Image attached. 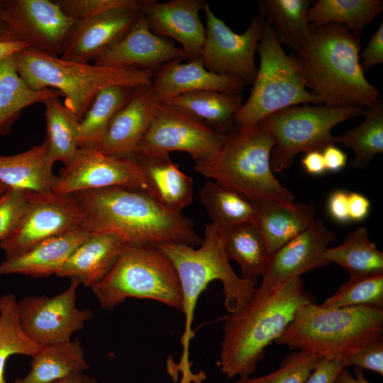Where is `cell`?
<instances>
[{
  "mask_svg": "<svg viewBox=\"0 0 383 383\" xmlns=\"http://www.w3.org/2000/svg\"><path fill=\"white\" fill-rule=\"evenodd\" d=\"M206 38L201 58L209 71L241 79L252 84L257 68L255 54L262 38L264 19L259 14L250 21L246 30L238 34L218 18L206 2Z\"/></svg>",
  "mask_w": 383,
  "mask_h": 383,
  "instance_id": "obj_13",
  "label": "cell"
},
{
  "mask_svg": "<svg viewBox=\"0 0 383 383\" xmlns=\"http://www.w3.org/2000/svg\"><path fill=\"white\" fill-rule=\"evenodd\" d=\"M320 306L327 309L352 306L383 309V273L350 278Z\"/></svg>",
  "mask_w": 383,
  "mask_h": 383,
  "instance_id": "obj_40",
  "label": "cell"
},
{
  "mask_svg": "<svg viewBox=\"0 0 383 383\" xmlns=\"http://www.w3.org/2000/svg\"><path fill=\"white\" fill-rule=\"evenodd\" d=\"M224 233L215 225L206 227L199 248L186 244L155 245L171 260L177 270L183 300L184 331L181 338L182 352L177 365L182 372L180 383L196 381L191 371L189 345L194 338L192 325L198 299L209 284L216 279L223 284L225 306L228 313L240 309L253 293L255 284L241 279L231 267L223 249Z\"/></svg>",
  "mask_w": 383,
  "mask_h": 383,
  "instance_id": "obj_4",
  "label": "cell"
},
{
  "mask_svg": "<svg viewBox=\"0 0 383 383\" xmlns=\"http://www.w3.org/2000/svg\"><path fill=\"white\" fill-rule=\"evenodd\" d=\"M82 209L72 195L28 191V206L16 228L0 242L6 259L19 256L40 242L79 228Z\"/></svg>",
  "mask_w": 383,
  "mask_h": 383,
  "instance_id": "obj_12",
  "label": "cell"
},
{
  "mask_svg": "<svg viewBox=\"0 0 383 383\" xmlns=\"http://www.w3.org/2000/svg\"><path fill=\"white\" fill-rule=\"evenodd\" d=\"M17 305L14 294L0 296V383H6L4 367L11 355L18 354L32 357L42 347L23 331Z\"/></svg>",
  "mask_w": 383,
  "mask_h": 383,
  "instance_id": "obj_39",
  "label": "cell"
},
{
  "mask_svg": "<svg viewBox=\"0 0 383 383\" xmlns=\"http://www.w3.org/2000/svg\"><path fill=\"white\" fill-rule=\"evenodd\" d=\"M90 235L82 228L46 239L25 253L0 264V276L21 274L46 277L60 270L73 251Z\"/></svg>",
  "mask_w": 383,
  "mask_h": 383,
  "instance_id": "obj_26",
  "label": "cell"
},
{
  "mask_svg": "<svg viewBox=\"0 0 383 383\" xmlns=\"http://www.w3.org/2000/svg\"><path fill=\"white\" fill-rule=\"evenodd\" d=\"M233 383H250V382L248 381V377H245V378L239 379L238 381H235Z\"/></svg>",
  "mask_w": 383,
  "mask_h": 383,
  "instance_id": "obj_56",
  "label": "cell"
},
{
  "mask_svg": "<svg viewBox=\"0 0 383 383\" xmlns=\"http://www.w3.org/2000/svg\"><path fill=\"white\" fill-rule=\"evenodd\" d=\"M91 289L101 307L107 311L133 297L158 301L182 311L175 267L165 252L152 245L126 243L109 274Z\"/></svg>",
  "mask_w": 383,
  "mask_h": 383,
  "instance_id": "obj_8",
  "label": "cell"
},
{
  "mask_svg": "<svg viewBox=\"0 0 383 383\" xmlns=\"http://www.w3.org/2000/svg\"><path fill=\"white\" fill-rule=\"evenodd\" d=\"M26 44L18 41L0 42V62L14 53L27 48Z\"/></svg>",
  "mask_w": 383,
  "mask_h": 383,
  "instance_id": "obj_52",
  "label": "cell"
},
{
  "mask_svg": "<svg viewBox=\"0 0 383 383\" xmlns=\"http://www.w3.org/2000/svg\"><path fill=\"white\" fill-rule=\"evenodd\" d=\"M355 377L346 369L343 368L338 373L335 383H371L364 376L362 370L355 367Z\"/></svg>",
  "mask_w": 383,
  "mask_h": 383,
  "instance_id": "obj_51",
  "label": "cell"
},
{
  "mask_svg": "<svg viewBox=\"0 0 383 383\" xmlns=\"http://www.w3.org/2000/svg\"><path fill=\"white\" fill-rule=\"evenodd\" d=\"M229 134L214 130L175 106L157 102L136 152L170 154L182 151L188 152L194 162H199L213 157Z\"/></svg>",
  "mask_w": 383,
  "mask_h": 383,
  "instance_id": "obj_11",
  "label": "cell"
},
{
  "mask_svg": "<svg viewBox=\"0 0 383 383\" xmlns=\"http://www.w3.org/2000/svg\"><path fill=\"white\" fill-rule=\"evenodd\" d=\"M47 136L45 138L52 159L65 165L71 162L79 149L77 143L79 121L62 104L59 97L44 103Z\"/></svg>",
  "mask_w": 383,
  "mask_h": 383,
  "instance_id": "obj_38",
  "label": "cell"
},
{
  "mask_svg": "<svg viewBox=\"0 0 383 383\" xmlns=\"http://www.w3.org/2000/svg\"><path fill=\"white\" fill-rule=\"evenodd\" d=\"M383 337V309L352 306L327 309L315 302L301 306L274 341L292 350L319 358L341 360Z\"/></svg>",
  "mask_w": 383,
  "mask_h": 383,
  "instance_id": "obj_5",
  "label": "cell"
},
{
  "mask_svg": "<svg viewBox=\"0 0 383 383\" xmlns=\"http://www.w3.org/2000/svg\"><path fill=\"white\" fill-rule=\"evenodd\" d=\"M344 367L341 360L321 358L305 383H335L338 373Z\"/></svg>",
  "mask_w": 383,
  "mask_h": 383,
  "instance_id": "obj_46",
  "label": "cell"
},
{
  "mask_svg": "<svg viewBox=\"0 0 383 383\" xmlns=\"http://www.w3.org/2000/svg\"><path fill=\"white\" fill-rule=\"evenodd\" d=\"M125 245L121 238L113 234L90 233L56 276L77 279L80 284L91 288L109 274Z\"/></svg>",
  "mask_w": 383,
  "mask_h": 383,
  "instance_id": "obj_25",
  "label": "cell"
},
{
  "mask_svg": "<svg viewBox=\"0 0 383 383\" xmlns=\"http://www.w3.org/2000/svg\"><path fill=\"white\" fill-rule=\"evenodd\" d=\"M370 209L368 199L357 192L348 194V213L350 220L360 221L366 218Z\"/></svg>",
  "mask_w": 383,
  "mask_h": 383,
  "instance_id": "obj_48",
  "label": "cell"
},
{
  "mask_svg": "<svg viewBox=\"0 0 383 383\" xmlns=\"http://www.w3.org/2000/svg\"><path fill=\"white\" fill-rule=\"evenodd\" d=\"M3 1L0 0V42L11 41L8 28L3 18Z\"/></svg>",
  "mask_w": 383,
  "mask_h": 383,
  "instance_id": "obj_54",
  "label": "cell"
},
{
  "mask_svg": "<svg viewBox=\"0 0 383 383\" xmlns=\"http://www.w3.org/2000/svg\"><path fill=\"white\" fill-rule=\"evenodd\" d=\"M51 383H99L93 377L83 373L73 374Z\"/></svg>",
  "mask_w": 383,
  "mask_h": 383,
  "instance_id": "obj_53",
  "label": "cell"
},
{
  "mask_svg": "<svg viewBox=\"0 0 383 383\" xmlns=\"http://www.w3.org/2000/svg\"><path fill=\"white\" fill-rule=\"evenodd\" d=\"M89 368L80 340L75 338L42 346L32 356L27 375L14 383H51Z\"/></svg>",
  "mask_w": 383,
  "mask_h": 383,
  "instance_id": "obj_28",
  "label": "cell"
},
{
  "mask_svg": "<svg viewBox=\"0 0 383 383\" xmlns=\"http://www.w3.org/2000/svg\"><path fill=\"white\" fill-rule=\"evenodd\" d=\"M135 87L111 86L101 90L79 121V148L98 147L115 114L130 100Z\"/></svg>",
  "mask_w": 383,
  "mask_h": 383,
  "instance_id": "obj_36",
  "label": "cell"
},
{
  "mask_svg": "<svg viewBox=\"0 0 383 383\" xmlns=\"http://www.w3.org/2000/svg\"><path fill=\"white\" fill-rule=\"evenodd\" d=\"M335 240V234L326 228L321 218H316L309 228L270 257L262 282L282 284L330 265L323 257V252Z\"/></svg>",
  "mask_w": 383,
  "mask_h": 383,
  "instance_id": "obj_19",
  "label": "cell"
},
{
  "mask_svg": "<svg viewBox=\"0 0 383 383\" xmlns=\"http://www.w3.org/2000/svg\"><path fill=\"white\" fill-rule=\"evenodd\" d=\"M16 70L31 89L58 90L64 105L82 120L96 94L111 86H150L152 72L135 67H104L64 60L25 48L13 55Z\"/></svg>",
  "mask_w": 383,
  "mask_h": 383,
  "instance_id": "obj_6",
  "label": "cell"
},
{
  "mask_svg": "<svg viewBox=\"0 0 383 383\" xmlns=\"http://www.w3.org/2000/svg\"><path fill=\"white\" fill-rule=\"evenodd\" d=\"M274 145V139L260 123L250 128L236 127L213 157L194 162L193 170L253 202H292L294 195L271 169Z\"/></svg>",
  "mask_w": 383,
  "mask_h": 383,
  "instance_id": "obj_7",
  "label": "cell"
},
{
  "mask_svg": "<svg viewBox=\"0 0 383 383\" xmlns=\"http://www.w3.org/2000/svg\"><path fill=\"white\" fill-rule=\"evenodd\" d=\"M260 16L270 24L277 38L293 50L298 52L312 34V28L306 18L309 0H260Z\"/></svg>",
  "mask_w": 383,
  "mask_h": 383,
  "instance_id": "obj_30",
  "label": "cell"
},
{
  "mask_svg": "<svg viewBox=\"0 0 383 383\" xmlns=\"http://www.w3.org/2000/svg\"><path fill=\"white\" fill-rule=\"evenodd\" d=\"M72 195L82 211L81 228L89 233L113 234L127 244L201 243L191 218L168 210L145 191L116 187Z\"/></svg>",
  "mask_w": 383,
  "mask_h": 383,
  "instance_id": "obj_2",
  "label": "cell"
},
{
  "mask_svg": "<svg viewBox=\"0 0 383 383\" xmlns=\"http://www.w3.org/2000/svg\"><path fill=\"white\" fill-rule=\"evenodd\" d=\"M361 48L360 38L348 28L331 23L312 28L308 41L292 54L306 88L323 105L365 109L381 97L364 74L359 57Z\"/></svg>",
  "mask_w": 383,
  "mask_h": 383,
  "instance_id": "obj_3",
  "label": "cell"
},
{
  "mask_svg": "<svg viewBox=\"0 0 383 383\" xmlns=\"http://www.w3.org/2000/svg\"><path fill=\"white\" fill-rule=\"evenodd\" d=\"M3 18L11 41L55 57L62 55L75 23L50 0H4Z\"/></svg>",
  "mask_w": 383,
  "mask_h": 383,
  "instance_id": "obj_15",
  "label": "cell"
},
{
  "mask_svg": "<svg viewBox=\"0 0 383 383\" xmlns=\"http://www.w3.org/2000/svg\"><path fill=\"white\" fill-rule=\"evenodd\" d=\"M254 203L257 208L255 224L265 240L270 257L309 228L316 219V209L313 203L272 200Z\"/></svg>",
  "mask_w": 383,
  "mask_h": 383,
  "instance_id": "obj_24",
  "label": "cell"
},
{
  "mask_svg": "<svg viewBox=\"0 0 383 383\" xmlns=\"http://www.w3.org/2000/svg\"><path fill=\"white\" fill-rule=\"evenodd\" d=\"M363 71L383 62V23L371 36L366 47L359 55Z\"/></svg>",
  "mask_w": 383,
  "mask_h": 383,
  "instance_id": "obj_45",
  "label": "cell"
},
{
  "mask_svg": "<svg viewBox=\"0 0 383 383\" xmlns=\"http://www.w3.org/2000/svg\"><path fill=\"white\" fill-rule=\"evenodd\" d=\"M323 257L346 270L351 279L383 273V252L370 240L365 227L348 233L342 244L327 248Z\"/></svg>",
  "mask_w": 383,
  "mask_h": 383,
  "instance_id": "obj_35",
  "label": "cell"
},
{
  "mask_svg": "<svg viewBox=\"0 0 383 383\" xmlns=\"http://www.w3.org/2000/svg\"><path fill=\"white\" fill-rule=\"evenodd\" d=\"M46 139L23 152L0 156V182L9 188L45 192L52 191L58 176Z\"/></svg>",
  "mask_w": 383,
  "mask_h": 383,
  "instance_id": "obj_27",
  "label": "cell"
},
{
  "mask_svg": "<svg viewBox=\"0 0 383 383\" xmlns=\"http://www.w3.org/2000/svg\"><path fill=\"white\" fill-rule=\"evenodd\" d=\"M9 189L7 186L0 182V196Z\"/></svg>",
  "mask_w": 383,
  "mask_h": 383,
  "instance_id": "obj_55",
  "label": "cell"
},
{
  "mask_svg": "<svg viewBox=\"0 0 383 383\" xmlns=\"http://www.w3.org/2000/svg\"><path fill=\"white\" fill-rule=\"evenodd\" d=\"M343 365L345 367L355 366L383 375V337L351 355Z\"/></svg>",
  "mask_w": 383,
  "mask_h": 383,
  "instance_id": "obj_44",
  "label": "cell"
},
{
  "mask_svg": "<svg viewBox=\"0 0 383 383\" xmlns=\"http://www.w3.org/2000/svg\"><path fill=\"white\" fill-rule=\"evenodd\" d=\"M382 11L381 0H318L308 9L306 18L312 28L339 24L360 38Z\"/></svg>",
  "mask_w": 383,
  "mask_h": 383,
  "instance_id": "obj_32",
  "label": "cell"
},
{
  "mask_svg": "<svg viewBox=\"0 0 383 383\" xmlns=\"http://www.w3.org/2000/svg\"><path fill=\"white\" fill-rule=\"evenodd\" d=\"M199 199L211 223L223 232L243 223L255 222V204L216 181L209 179L204 184Z\"/></svg>",
  "mask_w": 383,
  "mask_h": 383,
  "instance_id": "obj_34",
  "label": "cell"
},
{
  "mask_svg": "<svg viewBox=\"0 0 383 383\" xmlns=\"http://www.w3.org/2000/svg\"><path fill=\"white\" fill-rule=\"evenodd\" d=\"M331 216L338 223H345L350 219L348 213V193L339 189L332 192L328 200Z\"/></svg>",
  "mask_w": 383,
  "mask_h": 383,
  "instance_id": "obj_47",
  "label": "cell"
},
{
  "mask_svg": "<svg viewBox=\"0 0 383 383\" xmlns=\"http://www.w3.org/2000/svg\"><path fill=\"white\" fill-rule=\"evenodd\" d=\"M257 51L260 67L248 99L234 116L236 127L255 126L270 115L290 106L322 104L306 88L293 54L284 51L273 29L265 21Z\"/></svg>",
  "mask_w": 383,
  "mask_h": 383,
  "instance_id": "obj_9",
  "label": "cell"
},
{
  "mask_svg": "<svg viewBox=\"0 0 383 383\" xmlns=\"http://www.w3.org/2000/svg\"><path fill=\"white\" fill-rule=\"evenodd\" d=\"M165 103L175 106L199 118L214 130L229 134L234 116L243 105L241 93L201 90L184 93Z\"/></svg>",
  "mask_w": 383,
  "mask_h": 383,
  "instance_id": "obj_29",
  "label": "cell"
},
{
  "mask_svg": "<svg viewBox=\"0 0 383 383\" xmlns=\"http://www.w3.org/2000/svg\"><path fill=\"white\" fill-rule=\"evenodd\" d=\"M186 58L172 40L158 36L150 29L140 13L134 25L119 40L107 48L93 62L104 67H135L156 70L162 65Z\"/></svg>",
  "mask_w": 383,
  "mask_h": 383,
  "instance_id": "obj_18",
  "label": "cell"
},
{
  "mask_svg": "<svg viewBox=\"0 0 383 383\" xmlns=\"http://www.w3.org/2000/svg\"><path fill=\"white\" fill-rule=\"evenodd\" d=\"M150 86L135 88L128 103L112 118L97 148L116 157H133L152 120L156 104Z\"/></svg>",
  "mask_w": 383,
  "mask_h": 383,
  "instance_id": "obj_22",
  "label": "cell"
},
{
  "mask_svg": "<svg viewBox=\"0 0 383 383\" xmlns=\"http://www.w3.org/2000/svg\"><path fill=\"white\" fill-rule=\"evenodd\" d=\"M60 173L52 190L60 195L116 187L146 190L143 172L133 156L106 155L97 147L79 148Z\"/></svg>",
  "mask_w": 383,
  "mask_h": 383,
  "instance_id": "obj_16",
  "label": "cell"
},
{
  "mask_svg": "<svg viewBox=\"0 0 383 383\" xmlns=\"http://www.w3.org/2000/svg\"><path fill=\"white\" fill-rule=\"evenodd\" d=\"M72 278L67 289L52 297L30 296L18 301V314L24 333L40 346L71 340L93 317L91 309L77 308V290L79 284Z\"/></svg>",
  "mask_w": 383,
  "mask_h": 383,
  "instance_id": "obj_14",
  "label": "cell"
},
{
  "mask_svg": "<svg viewBox=\"0 0 383 383\" xmlns=\"http://www.w3.org/2000/svg\"><path fill=\"white\" fill-rule=\"evenodd\" d=\"M223 233L226 257L239 265L241 279L256 285L270 259L258 228L253 223H247Z\"/></svg>",
  "mask_w": 383,
  "mask_h": 383,
  "instance_id": "obj_33",
  "label": "cell"
},
{
  "mask_svg": "<svg viewBox=\"0 0 383 383\" xmlns=\"http://www.w3.org/2000/svg\"><path fill=\"white\" fill-rule=\"evenodd\" d=\"M144 177L145 192L160 204L174 212L182 211L193 201V179L180 170L169 154L136 152Z\"/></svg>",
  "mask_w": 383,
  "mask_h": 383,
  "instance_id": "obj_23",
  "label": "cell"
},
{
  "mask_svg": "<svg viewBox=\"0 0 383 383\" xmlns=\"http://www.w3.org/2000/svg\"><path fill=\"white\" fill-rule=\"evenodd\" d=\"M301 164L306 172L312 175H320L326 171L321 150L307 152L301 160Z\"/></svg>",
  "mask_w": 383,
  "mask_h": 383,
  "instance_id": "obj_50",
  "label": "cell"
},
{
  "mask_svg": "<svg viewBox=\"0 0 383 383\" xmlns=\"http://www.w3.org/2000/svg\"><path fill=\"white\" fill-rule=\"evenodd\" d=\"M62 96L54 89H31L18 74L13 55L4 58L0 62V135L9 133L26 107Z\"/></svg>",
  "mask_w": 383,
  "mask_h": 383,
  "instance_id": "obj_31",
  "label": "cell"
},
{
  "mask_svg": "<svg viewBox=\"0 0 383 383\" xmlns=\"http://www.w3.org/2000/svg\"><path fill=\"white\" fill-rule=\"evenodd\" d=\"M140 15L138 11L119 8L76 21L69 33L60 57L82 63L94 61L123 36Z\"/></svg>",
  "mask_w": 383,
  "mask_h": 383,
  "instance_id": "obj_20",
  "label": "cell"
},
{
  "mask_svg": "<svg viewBox=\"0 0 383 383\" xmlns=\"http://www.w3.org/2000/svg\"><path fill=\"white\" fill-rule=\"evenodd\" d=\"M143 0H56L63 12L74 21H80L114 9L140 12Z\"/></svg>",
  "mask_w": 383,
  "mask_h": 383,
  "instance_id": "obj_42",
  "label": "cell"
},
{
  "mask_svg": "<svg viewBox=\"0 0 383 383\" xmlns=\"http://www.w3.org/2000/svg\"><path fill=\"white\" fill-rule=\"evenodd\" d=\"M322 154L326 171L337 172L345 167L347 155L335 144L326 146Z\"/></svg>",
  "mask_w": 383,
  "mask_h": 383,
  "instance_id": "obj_49",
  "label": "cell"
},
{
  "mask_svg": "<svg viewBox=\"0 0 383 383\" xmlns=\"http://www.w3.org/2000/svg\"><path fill=\"white\" fill-rule=\"evenodd\" d=\"M28 206V191L9 188L0 196V242L17 226Z\"/></svg>",
  "mask_w": 383,
  "mask_h": 383,
  "instance_id": "obj_43",
  "label": "cell"
},
{
  "mask_svg": "<svg viewBox=\"0 0 383 383\" xmlns=\"http://www.w3.org/2000/svg\"><path fill=\"white\" fill-rule=\"evenodd\" d=\"M321 358L294 350L287 355L274 372L259 377H248L250 383H305Z\"/></svg>",
  "mask_w": 383,
  "mask_h": 383,
  "instance_id": "obj_41",
  "label": "cell"
},
{
  "mask_svg": "<svg viewBox=\"0 0 383 383\" xmlns=\"http://www.w3.org/2000/svg\"><path fill=\"white\" fill-rule=\"evenodd\" d=\"M366 110L359 106L328 107L324 105L301 104L278 111L260 123L274 139L271 151L272 172H280L292 165L295 156L302 152L322 151L335 144L331 130L336 125L365 116Z\"/></svg>",
  "mask_w": 383,
  "mask_h": 383,
  "instance_id": "obj_10",
  "label": "cell"
},
{
  "mask_svg": "<svg viewBox=\"0 0 383 383\" xmlns=\"http://www.w3.org/2000/svg\"><path fill=\"white\" fill-rule=\"evenodd\" d=\"M246 84L240 79L208 70L201 57L186 63L167 62L152 72L151 91L157 102L180 94L201 90L241 93Z\"/></svg>",
  "mask_w": 383,
  "mask_h": 383,
  "instance_id": "obj_21",
  "label": "cell"
},
{
  "mask_svg": "<svg viewBox=\"0 0 383 383\" xmlns=\"http://www.w3.org/2000/svg\"><path fill=\"white\" fill-rule=\"evenodd\" d=\"M206 4L204 0H143L140 13L153 33L175 40L191 60L201 57L204 45L206 30L199 12Z\"/></svg>",
  "mask_w": 383,
  "mask_h": 383,
  "instance_id": "obj_17",
  "label": "cell"
},
{
  "mask_svg": "<svg viewBox=\"0 0 383 383\" xmlns=\"http://www.w3.org/2000/svg\"><path fill=\"white\" fill-rule=\"evenodd\" d=\"M335 143L353 150L352 167L367 168L373 157L383 152L382 99H379L366 110L365 119L360 125L335 136Z\"/></svg>",
  "mask_w": 383,
  "mask_h": 383,
  "instance_id": "obj_37",
  "label": "cell"
},
{
  "mask_svg": "<svg viewBox=\"0 0 383 383\" xmlns=\"http://www.w3.org/2000/svg\"><path fill=\"white\" fill-rule=\"evenodd\" d=\"M315 302L301 278L282 284L261 282L238 310L224 317L218 365L228 378L250 377L302 306Z\"/></svg>",
  "mask_w": 383,
  "mask_h": 383,
  "instance_id": "obj_1",
  "label": "cell"
}]
</instances>
